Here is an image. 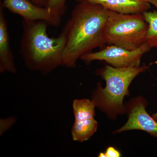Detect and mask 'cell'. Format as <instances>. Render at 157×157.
Segmentation results:
<instances>
[{"label":"cell","instance_id":"obj_2","mask_svg":"<svg viewBox=\"0 0 157 157\" xmlns=\"http://www.w3.org/2000/svg\"><path fill=\"white\" fill-rule=\"evenodd\" d=\"M48 24L43 21H22L20 52L30 69L47 73L63 66L67 39L65 28L58 37L51 38L47 33Z\"/></svg>","mask_w":157,"mask_h":157},{"label":"cell","instance_id":"obj_3","mask_svg":"<svg viewBox=\"0 0 157 157\" xmlns=\"http://www.w3.org/2000/svg\"><path fill=\"white\" fill-rule=\"evenodd\" d=\"M149 66L124 68L113 67L107 65L97 70L96 73L106 82L103 88L99 82L93 93L92 101L101 111L112 120L118 116L126 113V106L124 98L129 95V87L140 73L148 69Z\"/></svg>","mask_w":157,"mask_h":157},{"label":"cell","instance_id":"obj_8","mask_svg":"<svg viewBox=\"0 0 157 157\" xmlns=\"http://www.w3.org/2000/svg\"><path fill=\"white\" fill-rule=\"evenodd\" d=\"M2 2L0 5V72L14 73L16 68L10 46L8 25L4 13Z\"/></svg>","mask_w":157,"mask_h":157},{"label":"cell","instance_id":"obj_14","mask_svg":"<svg viewBox=\"0 0 157 157\" xmlns=\"http://www.w3.org/2000/svg\"><path fill=\"white\" fill-rule=\"evenodd\" d=\"M121 156L120 152L113 147H107L105 152H101L98 155L99 157H120Z\"/></svg>","mask_w":157,"mask_h":157},{"label":"cell","instance_id":"obj_4","mask_svg":"<svg viewBox=\"0 0 157 157\" xmlns=\"http://www.w3.org/2000/svg\"><path fill=\"white\" fill-rule=\"evenodd\" d=\"M148 23L143 13L124 14L110 11L104 32L106 43L134 50L146 42Z\"/></svg>","mask_w":157,"mask_h":157},{"label":"cell","instance_id":"obj_11","mask_svg":"<svg viewBox=\"0 0 157 157\" xmlns=\"http://www.w3.org/2000/svg\"><path fill=\"white\" fill-rule=\"evenodd\" d=\"M95 107L92 100L87 99L74 100L73 108L75 120L94 118Z\"/></svg>","mask_w":157,"mask_h":157},{"label":"cell","instance_id":"obj_7","mask_svg":"<svg viewBox=\"0 0 157 157\" xmlns=\"http://www.w3.org/2000/svg\"><path fill=\"white\" fill-rule=\"evenodd\" d=\"M3 7L28 21H43L58 26L62 17L45 7L35 5L29 0H3Z\"/></svg>","mask_w":157,"mask_h":157},{"label":"cell","instance_id":"obj_17","mask_svg":"<svg viewBox=\"0 0 157 157\" xmlns=\"http://www.w3.org/2000/svg\"><path fill=\"white\" fill-rule=\"evenodd\" d=\"M152 116L155 119V120L157 121V112L155 113H154V114H152Z\"/></svg>","mask_w":157,"mask_h":157},{"label":"cell","instance_id":"obj_13","mask_svg":"<svg viewBox=\"0 0 157 157\" xmlns=\"http://www.w3.org/2000/svg\"><path fill=\"white\" fill-rule=\"evenodd\" d=\"M67 0H48L45 7L62 17L66 12Z\"/></svg>","mask_w":157,"mask_h":157},{"label":"cell","instance_id":"obj_10","mask_svg":"<svg viewBox=\"0 0 157 157\" xmlns=\"http://www.w3.org/2000/svg\"><path fill=\"white\" fill-rule=\"evenodd\" d=\"M98 123L94 118L75 120L71 129L74 141L84 142L91 137L98 129Z\"/></svg>","mask_w":157,"mask_h":157},{"label":"cell","instance_id":"obj_9","mask_svg":"<svg viewBox=\"0 0 157 157\" xmlns=\"http://www.w3.org/2000/svg\"><path fill=\"white\" fill-rule=\"evenodd\" d=\"M99 4L105 9L124 14L143 13L150 9V4L147 0H75Z\"/></svg>","mask_w":157,"mask_h":157},{"label":"cell","instance_id":"obj_12","mask_svg":"<svg viewBox=\"0 0 157 157\" xmlns=\"http://www.w3.org/2000/svg\"><path fill=\"white\" fill-rule=\"evenodd\" d=\"M148 27L147 33L146 42L151 48H157V11H144L143 13Z\"/></svg>","mask_w":157,"mask_h":157},{"label":"cell","instance_id":"obj_15","mask_svg":"<svg viewBox=\"0 0 157 157\" xmlns=\"http://www.w3.org/2000/svg\"><path fill=\"white\" fill-rule=\"evenodd\" d=\"M31 2L37 6L41 7H45L48 0H29Z\"/></svg>","mask_w":157,"mask_h":157},{"label":"cell","instance_id":"obj_6","mask_svg":"<svg viewBox=\"0 0 157 157\" xmlns=\"http://www.w3.org/2000/svg\"><path fill=\"white\" fill-rule=\"evenodd\" d=\"M147 105L146 99L141 96L131 99L126 104V113L128 117L127 122L113 133L116 134L131 130H140L157 138V121L147 111Z\"/></svg>","mask_w":157,"mask_h":157},{"label":"cell","instance_id":"obj_1","mask_svg":"<svg viewBox=\"0 0 157 157\" xmlns=\"http://www.w3.org/2000/svg\"><path fill=\"white\" fill-rule=\"evenodd\" d=\"M109 11L90 2H79L76 5L64 26L67 39L63 66L74 67L82 55L106 44L104 32Z\"/></svg>","mask_w":157,"mask_h":157},{"label":"cell","instance_id":"obj_16","mask_svg":"<svg viewBox=\"0 0 157 157\" xmlns=\"http://www.w3.org/2000/svg\"><path fill=\"white\" fill-rule=\"evenodd\" d=\"M150 4H152L157 9V0H147Z\"/></svg>","mask_w":157,"mask_h":157},{"label":"cell","instance_id":"obj_5","mask_svg":"<svg viewBox=\"0 0 157 157\" xmlns=\"http://www.w3.org/2000/svg\"><path fill=\"white\" fill-rule=\"evenodd\" d=\"M151 48L146 42L134 50L110 45L100 51L85 54L80 59L87 64L94 60L104 61L113 67H140L142 56Z\"/></svg>","mask_w":157,"mask_h":157}]
</instances>
